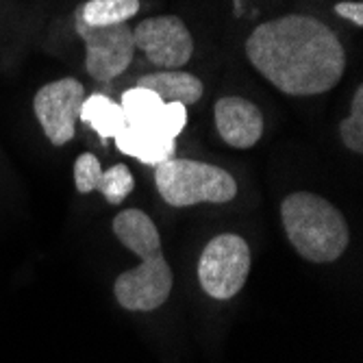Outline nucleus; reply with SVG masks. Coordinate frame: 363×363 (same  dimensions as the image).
<instances>
[{
  "mask_svg": "<svg viewBox=\"0 0 363 363\" xmlns=\"http://www.w3.org/2000/svg\"><path fill=\"white\" fill-rule=\"evenodd\" d=\"M246 57L287 96L331 91L346 72V50L333 28L305 13L259 24L246 40Z\"/></svg>",
  "mask_w": 363,
  "mask_h": 363,
  "instance_id": "1",
  "label": "nucleus"
},
{
  "mask_svg": "<svg viewBox=\"0 0 363 363\" xmlns=\"http://www.w3.org/2000/svg\"><path fill=\"white\" fill-rule=\"evenodd\" d=\"M113 235L142 263L116 279V301L126 311H155L170 298L174 274L161 252L159 228L142 209H124L113 218Z\"/></svg>",
  "mask_w": 363,
  "mask_h": 363,
  "instance_id": "2",
  "label": "nucleus"
},
{
  "mask_svg": "<svg viewBox=\"0 0 363 363\" xmlns=\"http://www.w3.org/2000/svg\"><path fill=\"white\" fill-rule=\"evenodd\" d=\"M281 222L294 250L311 263H333L350 244L344 213L311 191L289 194L281 203Z\"/></svg>",
  "mask_w": 363,
  "mask_h": 363,
  "instance_id": "3",
  "label": "nucleus"
},
{
  "mask_svg": "<svg viewBox=\"0 0 363 363\" xmlns=\"http://www.w3.org/2000/svg\"><path fill=\"white\" fill-rule=\"evenodd\" d=\"M155 185L159 196L170 207L222 205L238 196L233 174L220 166L191 159H168L155 168Z\"/></svg>",
  "mask_w": 363,
  "mask_h": 363,
  "instance_id": "4",
  "label": "nucleus"
},
{
  "mask_svg": "<svg viewBox=\"0 0 363 363\" xmlns=\"http://www.w3.org/2000/svg\"><path fill=\"white\" fill-rule=\"evenodd\" d=\"M250 272V248L235 233L216 235L198 261V281L216 301H230L246 285Z\"/></svg>",
  "mask_w": 363,
  "mask_h": 363,
  "instance_id": "5",
  "label": "nucleus"
},
{
  "mask_svg": "<svg viewBox=\"0 0 363 363\" xmlns=\"http://www.w3.org/2000/svg\"><path fill=\"white\" fill-rule=\"evenodd\" d=\"M74 28L85 44V70L96 81H113L133 61V26H91L85 24L79 9L74 11Z\"/></svg>",
  "mask_w": 363,
  "mask_h": 363,
  "instance_id": "6",
  "label": "nucleus"
},
{
  "mask_svg": "<svg viewBox=\"0 0 363 363\" xmlns=\"http://www.w3.org/2000/svg\"><path fill=\"white\" fill-rule=\"evenodd\" d=\"M85 98V85L70 77L46 83L33 96V111L52 146H65L74 138Z\"/></svg>",
  "mask_w": 363,
  "mask_h": 363,
  "instance_id": "7",
  "label": "nucleus"
},
{
  "mask_svg": "<svg viewBox=\"0 0 363 363\" xmlns=\"http://www.w3.org/2000/svg\"><path fill=\"white\" fill-rule=\"evenodd\" d=\"M133 44L161 70H181L194 57V38L179 16H155L133 26Z\"/></svg>",
  "mask_w": 363,
  "mask_h": 363,
  "instance_id": "8",
  "label": "nucleus"
},
{
  "mask_svg": "<svg viewBox=\"0 0 363 363\" xmlns=\"http://www.w3.org/2000/svg\"><path fill=\"white\" fill-rule=\"evenodd\" d=\"M216 128L230 148H252L263 135V113L242 96H224L213 107Z\"/></svg>",
  "mask_w": 363,
  "mask_h": 363,
  "instance_id": "9",
  "label": "nucleus"
},
{
  "mask_svg": "<svg viewBox=\"0 0 363 363\" xmlns=\"http://www.w3.org/2000/svg\"><path fill=\"white\" fill-rule=\"evenodd\" d=\"M74 185L79 194L101 191L107 198V203L120 205L133 191L135 179L124 163H116L105 172L96 155L83 152L74 161Z\"/></svg>",
  "mask_w": 363,
  "mask_h": 363,
  "instance_id": "10",
  "label": "nucleus"
},
{
  "mask_svg": "<svg viewBox=\"0 0 363 363\" xmlns=\"http://www.w3.org/2000/svg\"><path fill=\"white\" fill-rule=\"evenodd\" d=\"M116 148L128 157L140 159L146 166H161L163 161L174 157L177 140L159 133L157 128H138V126H124L113 138Z\"/></svg>",
  "mask_w": 363,
  "mask_h": 363,
  "instance_id": "11",
  "label": "nucleus"
},
{
  "mask_svg": "<svg viewBox=\"0 0 363 363\" xmlns=\"http://www.w3.org/2000/svg\"><path fill=\"white\" fill-rule=\"evenodd\" d=\"M138 87L155 91L163 103L196 105L203 98V81L183 70H159L140 79Z\"/></svg>",
  "mask_w": 363,
  "mask_h": 363,
  "instance_id": "12",
  "label": "nucleus"
},
{
  "mask_svg": "<svg viewBox=\"0 0 363 363\" xmlns=\"http://www.w3.org/2000/svg\"><path fill=\"white\" fill-rule=\"evenodd\" d=\"M79 120L87 122L103 140L116 138L126 126V116L120 103H113L105 94H91L83 101Z\"/></svg>",
  "mask_w": 363,
  "mask_h": 363,
  "instance_id": "13",
  "label": "nucleus"
},
{
  "mask_svg": "<svg viewBox=\"0 0 363 363\" xmlns=\"http://www.w3.org/2000/svg\"><path fill=\"white\" fill-rule=\"evenodd\" d=\"M122 109L126 116L128 126L138 128H157V118L163 107V101L150 89L144 87H130L122 94Z\"/></svg>",
  "mask_w": 363,
  "mask_h": 363,
  "instance_id": "14",
  "label": "nucleus"
},
{
  "mask_svg": "<svg viewBox=\"0 0 363 363\" xmlns=\"http://www.w3.org/2000/svg\"><path fill=\"white\" fill-rule=\"evenodd\" d=\"M140 0H87L79 7L85 24L91 26H113L124 24L140 11Z\"/></svg>",
  "mask_w": 363,
  "mask_h": 363,
  "instance_id": "15",
  "label": "nucleus"
},
{
  "mask_svg": "<svg viewBox=\"0 0 363 363\" xmlns=\"http://www.w3.org/2000/svg\"><path fill=\"white\" fill-rule=\"evenodd\" d=\"M340 135L348 150L357 155L363 152V87L361 85L354 89L350 113L340 124Z\"/></svg>",
  "mask_w": 363,
  "mask_h": 363,
  "instance_id": "16",
  "label": "nucleus"
},
{
  "mask_svg": "<svg viewBox=\"0 0 363 363\" xmlns=\"http://www.w3.org/2000/svg\"><path fill=\"white\" fill-rule=\"evenodd\" d=\"M187 124V107L181 103H163L159 118H157V130L163 135L177 140Z\"/></svg>",
  "mask_w": 363,
  "mask_h": 363,
  "instance_id": "17",
  "label": "nucleus"
},
{
  "mask_svg": "<svg viewBox=\"0 0 363 363\" xmlns=\"http://www.w3.org/2000/svg\"><path fill=\"white\" fill-rule=\"evenodd\" d=\"M335 13L340 16V18H344V20H348V22H352L354 26H363V5L359 3V0H344V3H337L335 7Z\"/></svg>",
  "mask_w": 363,
  "mask_h": 363,
  "instance_id": "18",
  "label": "nucleus"
}]
</instances>
